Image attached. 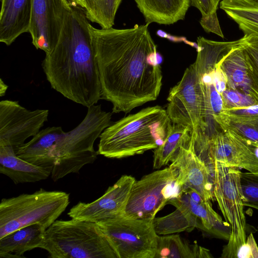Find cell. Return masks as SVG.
<instances>
[{"label": "cell", "mask_w": 258, "mask_h": 258, "mask_svg": "<svg viewBox=\"0 0 258 258\" xmlns=\"http://www.w3.org/2000/svg\"><path fill=\"white\" fill-rule=\"evenodd\" d=\"M255 2H256L257 3H258V0H254Z\"/></svg>", "instance_id": "obj_39"}, {"label": "cell", "mask_w": 258, "mask_h": 258, "mask_svg": "<svg viewBox=\"0 0 258 258\" xmlns=\"http://www.w3.org/2000/svg\"><path fill=\"white\" fill-rule=\"evenodd\" d=\"M0 41L9 46L21 34L29 32L32 0H1Z\"/></svg>", "instance_id": "obj_15"}, {"label": "cell", "mask_w": 258, "mask_h": 258, "mask_svg": "<svg viewBox=\"0 0 258 258\" xmlns=\"http://www.w3.org/2000/svg\"><path fill=\"white\" fill-rule=\"evenodd\" d=\"M214 120L224 132L233 133L244 138L258 142V115L235 116L220 113Z\"/></svg>", "instance_id": "obj_26"}, {"label": "cell", "mask_w": 258, "mask_h": 258, "mask_svg": "<svg viewBox=\"0 0 258 258\" xmlns=\"http://www.w3.org/2000/svg\"><path fill=\"white\" fill-rule=\"evenodd\" d=\"M242 46L250 71V75L254 89L258 94V37L244 35Z\"/></svg>", "instance_id": "obj_29"}, {"label": "cell", "mask_w": 258, "mask_h": 258, "mask_svg": "<svg viewBox=\"0 0 258 258\" xmlns=\"http://www.w3.org/2000/svg\"><path fill=\"white\" fill-rule=\"evenodd\" d=\"M49 110H29L18 101L0 102V145L11 146L17 153L30 137H34L47 121Z\"/></svg>", "instance_id": "obj_11"}, {"label": "cell", "mask_w": 258, "mask_h": 258, "mask_svg": "<svg viewBox=\"0 0 258 258\" xmlns=\"http://www.w3.org/2000/svg\"><path fill=\"white\" fill-rule=\"evenodd\" d=\"M213 178L215 199L227 222L231 226L228 243L221 257L233 258L237 249L246 240V220L239 168L215 163L210 168Z\"/></svg>", "instance_id": "obj_7"}, {"label": "cell", "mask_w": 258, "mask_h": 258, "mask_svg": "<svg viewBox=\"0 0 258 258\" xmlns=\"http://www.w3.org/2000/svg\"><path fill=\"white\" fill-rule=\"evenodd\" d=\"M200 23L206 32L208 33L212 32L223 38H224V35L217 16V13L210 16L202 17Z\"/></svg>", "instance_id": "obj_33"}, {"label": "cell", "mask_w": 258, "mask_h": 258, "mask_svg": "<svg viewBox=\"0 0 258 258\" xmlns=\"http://www.w3.org/2000/svg\"><path fill=\"white\" fill-rule=\"evenodd\" d=\"M223 110L241 108L258 104L254 97L239 91L226 88L221 94Z\"/></svg>", "instance_id": "obj_30"}, {"label": "cell", "mask_w": 258, "mask_h": 258, "mask_svg": "<svg viewBox=\"0 0 258 258\" xmlns=\"http://www.w3.org/2000/svg\"><path fill=\"white\" fill-rule=\"evenodd\" d=\"M111 112L102 110L100 105H92L78 125L60 134L52 151L55 162L51 175L54 181L69 174L79 173L84 166L96 160L98 153L94 148V142L111 124Z\"/></svg>", "instance_id": "obj_4"}, {"label": "cell", "mask_w": 258, "mask_h": 258, "mask_svg": "<svg viewBox=\"0 0 258 258\" xmlns=\"http://www.w3.org/2000/svg\"><path fill=\"white\" fill-rule=\"evenodd\" d=\"M93 0H91V8H92V3H93Z\"/></svg>", "instance_id": "obj_38"}, {"label": "cell", "mask_w": 258, "mask_h": 258, "mask_svg": "<svg viewBox=\"0 0 258 258\" xmlns=\"http://www.w3.org/2000/svg\"><path fill=\"white\" fill-rule=\"evenodd\" d=\"M190 5L197 8L202 17L210 16L217 13L221 0H190Z\"/></svg>", "instance_id": "obj_32"}, {"label": "cell", "mask_w": 258, "mask_h": 258, "mask_svg": "<svg viewBox=\"0 0 258 258\" xmlns=\"http://www.w3.org/2000/svg\"><path fill=\"white\" fill-rule=\"evenodd\" d=\"M135 181L131 175L121 176L98 199L88 203L80 202L74 206L68 216L97 223L123 216Z\"/></svg>", "instance_id": "obj_13"}, {"label": "cell", "mask_w": 258, "mask_h": 258, "mask_svg": "<svg viewBox=\"0 0 258 258\" xmlns=\"http://www.w3.org/2000/svg\"><path fill=\"white\" fill-rule=\"evenodd\" d=\"M146 24L170 25L184 19L190 0H135Z\"/></svg>", "instance_id": "obj_20"}, {"label": "cell", "mask_w": 258, "mask_h": 258, "mask_svg": "<svg viewBox=\"0 0 258 258\" xmlns=\"http://www.w3.org/2000/svg\"><path fill=\"white\" fill-rule=\"evenodd\" d=\"M167 204L181 205L188 208L200 220L202 230L212 235L220 232L226 225V222L212 208L211 201L204 200L191 189L182 188L179 195Z\"/></svg>", "instance_id": "obj_19"}, {"label": "cell", "mask_w": 258, "mask_h": 258, "mask_svg": "<svg viewBox=\"0 0 258 258\" xmlns=\"http://www.w3.org/2000/svg\"><path fill=\"white\" fill-rule=\"evenodd\" d=\"M116 12L115 0H93L87 18L90 22L97 23L101 28H110L114 24Z\"/></svg>", "instance_id": "obj_27"}, {"label": "cell", "mask_w": 258, "mask_h": 258, "mask_svg": "<svg viewBox=\"0 0 258 258\" xmlns=\"http://www.w3.org/2000/svg\"><path fill=\"white\" fill-rule=\"evenodd\" d=\"M155 258H208L213 257L210 251L195 244L184 241L178 234L157 236Z\"/></svg>", "instance_id": "obj_23"}, {"label": "cell", "mask_w": 258, "mask_h": 258, "mask_svg": "<svg viewBox=\"0 0 258 258\" xmlns=\"http://www.w3.org/2000/svg\"><path fill=\"white\" fill-rule=\"evenodd\" d=\"M8 86L3 82L2 79H0V96H3L5 95Z\"/></svg>", "instance_id": "obj_36"}, {"label": "cell", "mask_w": 258, "mask_h": 258, "mask_svg": "<svg viewBox=\"0 0 258 258\" xmlns=\"http://www.w3.org/2000/svg\"><path fill=\"white\" fill-rule=\"evenodd\" d=\"M171 162L170 166L178 171L177 180L182 188L194 190L206 201L215 200L212 172L195 152L192 138Z\"/></svg>", "instance_id": "obj_14"}, {"label": "cell", "mask_w": 258, "mask_h": 258, "mask_svg": "<svg viewBox=\"0 0 258 258\" xmlns=\"http://www.w3.org/2000/svg\"><path fill=\"white\" fill-rule=\"evenodd\" d=\"M258 258V246L252 233L236 251L233 258Z\"/></svg>", "instance_id": "obj_31"}, {"label": "cell", "mask_w": 258, "mask_h": 258, "mask_svg": "<svg viewBox=\"0 0 258 258\" xmlns=\"http://www.w3.org/2000/svg\"><path fill=\"white\" fill-rule=\"evenodd\" d=\"M71 4L78 6L83 9L86 16L90 13L91 9V0H68Z\"/></svg>", "instance_id": "obj_35"}, {"label": "cell", "mask_w": 258, "mask_h": 258, "mask_svg": "<svg viewBox=\"0 0 258 258\" xmlns=\"http://www.w3.org/2000/svg\"><path fill=\"white\" fill-rule=\"evenodd\" d=\"M177 176V169L169 165L136 180L123 216L134 219H154L168 201L177 197L182 190Z\"/></svg>", "instance_id": "obj_8"}, {"label": "cell", "mask_w": 258, "mask_h": 258, "mask_svg": "<svg viewBox=\"0 0 258 258\" xmlns=\"http://www.w3.org/2000/svg\"><path fill=\"white\" fill-rule=\"evenodd\" d=\"M191 133L189 128L172 123L170 132L164 142L154 149L153 168L160 169L171 162L181 148L189 143Z\"/></svg>", "instance_id": "obj_24"}, {"label": "cell", "mask_w": 258, "mask_h": 258, "mask_svg": "<svg viewBox=\"0 0 258 258\" xmlns=\"http://www.w3.org/2000/svg\"><path fill=\"white\" fill-rule=\"evenodd\" d=\"M240 183L244 206L258 210V173H240Z\"/></svg>", "instance_id": "obj_28"}, {"label": "cell", "mask_w": 258, "mask_h": 258, "mask_svg": "<svg viewBox=\"0 0 258 258\" xmlns=\"http://www.w3.org/2000/svg\"><path fill=\"white\" fill-rule=\"evenodd\" d=\"M89 21L83 9L71 4L58 41L42 63L52 88L87 108L101 99Z\"/></svg>", "instance_id": "obj_2"}, {"label": "cell", "mask_w": 258, "mask_h": 258, "mask_svg": "<svg viewBox=\"0 0 258 258\" xmlns=\"http://www.w3.org/2000/svg\"><path fill=\"white\" fill-rule=\"evenodd\" d=\"M149 25L97 29L89 24L101 99L112 103L113 113H127L159 95L163 76Z\"/></svg>", "instance_id": "obj_1"}, {"label": "cell", "mask_w": 258, "mask_h": 258, "mask_svg": "<svg viewBox=\"0 0 258 258\" xmlns=\"http://www.w3.org/2000/svg\"><path fill=\"white\" fill-rule=\"evenodd\" d=\"M40 248L52 258H118L97 223L72 218L47 228Z\"/></svg>", "instance_id": "obj_5"}, {"label": "cell", "mask_w": 258, "mask_h": 258, "mask_svg": "<svg viewBox=\"0 0 258 258\" xmlns=\"http://www.w3.org/2000/svg\"><path fill=\"white\" fill-rule=\"evenodd\" d=\"M69 203V194L43 188L32 194L3 198L0 203V238L31 225L38 224L47 229Z\"/></svg>", "instance_id": "obj_6"}, {"label": "cell", "mask_w": 258, "mask_h": 258, "mask_svg": "<svg viewBox=\"0 0 258 258\" xmlns=\"http://www.w3.org/2000/svg\"><path fill=\"white\" fill-rule=\"evenodd\" d=\"M218 66L226 78L227 88L239 91L258 100L242 45L232 50Z\"/></svg>", "instance_id": "obj_18"}, {"label": "cell", "mask_w": 258, "mask_h": 258, "mask_svg": "<svg viewBox=\"0 0 258 258\" xmlns=\"http://www.w3.org/2000/svg\"><path fill=\"white\" fill-rule=\"evenodd\" d=\"M52 169L29 163L19 158L11 146L0 145V173L16 184L44 180L51 175Z\"/></svg>", "instance_id": "obj_17"}, {"label": "cell", "mask_w": 258, "mask_h": 258, "mask_svg": "<svg viewBox=\"0 0 258 258\" xmlns=\"http://www.w3.org/2000/svg\"><path fill=\"white\" fill-rule=\"evenodd\" d=\"M97 224L118 258H155L158 235L153 220L122 216Z\"/></svg>", "instance_id": "obj_10"}, {"label": "cell", "mask_w": 258, "mask_h": 258, "mask_svg": "<svg viewBox=\"0 0 258 258\" xmlns=\"http://www.w3.org/2000/svg\"><path fill=\"white\" fill-rule=\"evenodd\" d=\"M172 124L161 106L143 108L111 123L102 132L98 155L120 159L155 149L164 142Z\"/></svg>", "instance_id": "obj_3"}, {"label": "cell", "mask_w": 258, "mask_h": 258, "mask_svg": "<svg viewBox=\"0 0 258 258\" xmlns=\"http://www.w3.org/2000/svg\"><path fill=\"white\" fill-rule=\"evenodd\" d=\"M220 8L237 24L244 35L258 37V3L254 0H222Z\"/></svg>", "instance_id": "obj_22"}, {"label": "cell", "mask_w": 258, "mask_h": 258, "mask_svg": "<svg viewBox=\"0 0 258 258\" xmlns=\"http://www.w3.org/2000/svg\"><path fill=\"white\" fill-rule=\"evenodd\" d=\"M46 229L36 224L19 229L0 238V257H25L26 252L40 248Z\"/></svg>", "instance_id": "obj_21"}, {"label": "cell", "mask_w": 258, "mask_h": 258, "mask_svg": "<svg viewBox=\"0 0 258 258\" xmlns=\"http://www.w3.org/2000/svg\"><path fill=\"white\" fill-rule=\"evenodd\" d=\"M71 4L68 0H32L29 32L36 49L46 54L53 49Z\"/></svg>", "instance_id": "obj_12"}, {"label": "cell", "mask_w": 258, "mask_h": 258, "mask_svg": "<svg viewBox=\"0 0 258 258\" xmlns=\"http://www.w3.org/2000/svg\"><path fill=\"white\" fill-rule=\"evenodd\" d=\"M121 1L122 0H115V8L117 11Z\"/></svg>", "instance_id": "obj_37"}, {"label": "cell", "mask_w": 258, "mask_h": 258, "mask_svg": "<svg viewBox=\"0 0 258 258\" xmlns=\"http://www.w3.org/2000/svg\"><path fill=\"white\" fill-rule=\"evenodd\" d=\"M257 231H258V227H257Z\"/></svg>", "instance_id": "obj_40"}, {"label": "cell", "mask_w": 258, "mask_h": 258, "mask_svg": "<svg viewBox=\"0 0 258 258\" xmlns=\"http://www.w3.org/2000/svg\"><path fill=\"white\" fill-rule=\"evenodd\" d=\"M63 132L61 126L48 127L40 130L28 142L23 145L16 154L34 165L53 167L55 158L52 154L55 143Z\"/></svg>", "instance_id": "obj_16"}, {"label": "cell", "mask_w": 258, "mask_h": 258, "mask_svg": "<svg viewBox=\"0 0 258 258\" xmlns=\"http://www.w3.org/2000/svg\"><path fill=\"white\" fill-rule=\"evenodd\" d=\"M221 113L226 115L235 116L248 117L255 116L258 115V104L241 108L225 109Z\"/></svg>", "instance_id": "obj_34"}, {"label": "cell", "mask_w": 258, "mask_h": 258, "mask_svg": "<svg viewBox=\"0 0 258 258\" xmlns=\"http://www.w3.org/2000/svg\"><path fill=\"white\" fill-rule=\"evenodd\" d=\"M166 112L172 123L185 126L196 138L204 130L207 115L200 77L194 63L185 70L181 79L169 92Z\"/></svg>", "instance_id": "obj_9"}, {"label": "cell", "mask_w": 258, "mask_h": 258, "mask_svg": "<svg viewBox=\"0 0 258 258\" xmlns=\"http://www.w3.org/2000/svg\"><path fill=\"white\" fill-rule=\"evenodd\" d=\"M176 209L163 217L155 218L153 223L158 235H166L192 230L195 228L202 229L199 219L190 210L180 205H175Z\"/></svg>", "instance_id": "obj_25"}]
</instances>
